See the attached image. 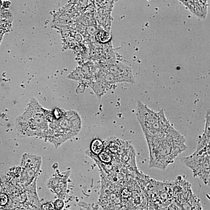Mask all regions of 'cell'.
<instances>
[{
	"label": "cell",
	"instance_id": "8",
	"mask_svg": "<svg viewBox=\"0 0 210 210\" xmlns=\"http://www.w3.org/2000/svg\"><path fill=\"white\" fill-rule=\"evenodd\" d=\"M111 35L108 32L105 31L100 32L97 35V39L98 41L102 43H106L111 39Z\"/></svg>",
	"mask_w": 210,
	"mask_h": 210
},
{
	"label": "cell",
	"instance_id": "4",
	"mask_svg": "<svg viewBox=\"0 0 210 210\" xmlns=\"http://www.w3.org/2000/svg\"><path fill=\"white\" fill-rule=\"evenodd\" d=\"M68 172L58 174L48 181L47 186L59 198L66 193L67 188V179L69 174Z\"/></svg>",
	"mask_w": 210,
	"mask_h": 210
},
{
	"label": "cell",
	"instance_id": "1",
	"mask_svg": "<svg viewBox=\"0 0 210 210\" xmlns=\"http://www.w3.org/2000/svg\"><path fill=\"white\" fill-rule=\"evenodd\" d=\"M150 153V167L164 169L186 148L181 134L145 137Z\"/></svg>",
	"mask_w": 210,
	"mask_h": 210
},
{
	"label": "cell",
	"instance_id": "5",
	"mask_svg": "<svg viewBox=\"0 0 210 210\" xmlns=\"http://www.w3.org/2000/svg\"><path fill=\"white\" fill-rule=\"evenodd\" d=\"M42 158L40 156L30 153L24 154L21 162L22 170L29 169H40Z\"/></svg>",
	"mask_w": 210,
	"mask_h": 210
},
{
	"label": "cell",
	"instance_id": "9",
	"mask_svg": "<svg viewBox=\"0 0 210 210\" xmlns=\"http://www.w3.org/2000/svg\"><path fill=\"white\" fill-rule=\"evenodd\" d=\"M54 206V209L55 210H61L63 209L64 206V203L62 199L56 200L55 202L53 203Z\"/></svg>",
	"mask_w": 210,
	"mask_h": 210
},
{
	"label": "cell",
	"instance_id": "12",
	"mask_svg": "<svg viewBox=\"0 0 210 210\" xmlns=\"http://www.w3.org/2000/svg\"><path fill=\"white\" fill-rule=\"evenodd\" d=\"M0 4H2V2H1V1H0Z\"/></svg>",
	"mask_w": 210,
	"mask_h": 210
},
{
	"label": "cell",
	"instance_id": "2",
	"mask_svg": "<svg viewBox=\"0 0 210 210\" xmlns=\"http://www.w3.org/2000/svg\"><path fill=\"white\" fill-rule=\"evenodd\" d=\"M45 111L36 100L33 99L23 114L17 119L18 136L20 137L47 136L49 127Z\"/></svg>",
	"mask_w": 210,
	"mask_h": 210
},
{
	"label": "cell",
	"instance_id": "6",
	"mask_svg": "<svg viewBox=\"0 0 210 210\" xmlns=\"http://www.w3.org/2000/svg\"><path fill=\"white\" fill-rule=\"evenodd\" d=\"M105 148L104 142L101 140L96 139L91 142L90 144V151L91 153L99 155Z\"/></svg>",
	"mask_w": 210,
	"mask_h": 210
},
{
	"label": "cell",
	"instance_id": "7",
	"mask_svg": "<svg viewBox=\"0 0 210 210\" xmlns=\"http://www.w3.org/2000/svg\"><path fill=\"white\" fill-rule=\"evenodd\" d=\"M99 160L103 164H108L111 163L114 159V155L107 149L104 148L102 152L98 156Z\"/></svg>",
	"mask_w": 210,
	"mask_h": 210
},
{
	"label": "cell",
	"instance_id": "11",
	"mask_svg": "<svg viewBox=\"0 0 210 210\" xmlns=\"http://www.w3.org/2000/svg\"><path fill=\"white\" fill-rule=\"evenodd\" d=\"M8 201V197L6 194H0V205L4 206L6 205Z\"/></svg>",
	"mask_w": 210,
	"mask_h": 210
},
{
	"label": "cell",
	"instance_id": "10",
	"mask_svg": "<svg viewBox=\"0 0 210 210\" xmlns=\"http://www.w3.org/2000/svg\"><path fill=\"white\" fill-rule=\"evenodd\" d=\"M42 210H53L54 206L53 203L51 202H46L42 206Z\"/></svg>",
	"mask_w": 210,
	"mask_h": 210
},
{
	"label": "cell",
	"instance_id": "3",
	"mask_svg": "<svg viewBox=\"0 0 210 210\" xmlns=\"http://www.w3.org/2000/svg\"><path fill=\"white\" fill-rule=\"evenodd\" d=\"M179 2L200 20L207 17L209 6L207 1H180Z\"/></svg>",
	"mask_w": 210,
	"mask_h": 210
}]
</instances>
